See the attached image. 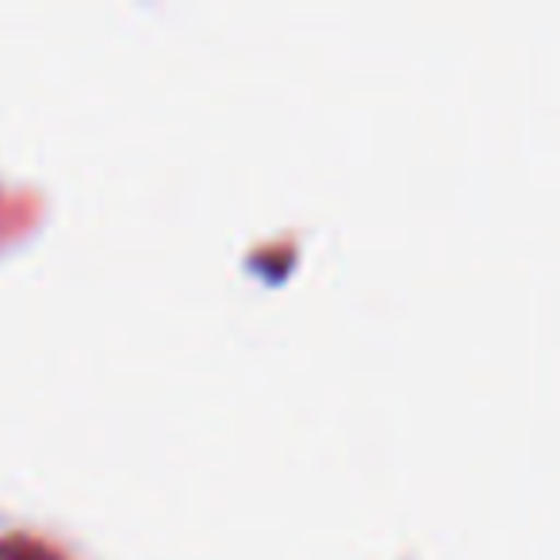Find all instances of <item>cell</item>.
Listing matches in <instances>:
<instances>
[{"label": "cell", "instance_id": "obj_1", "mask_svg": "<svg viewBox=\"0 0 560 560\" xmlns=\"http://www.w3.org/2000/svg\"><path fill=\"white\" fill-rule=\"evenodd\" d=\"M0 560H70L58 545L35 534H0Z\"/></svg>", "mask_w": 560, "mask_h": 560}]
</instances>
